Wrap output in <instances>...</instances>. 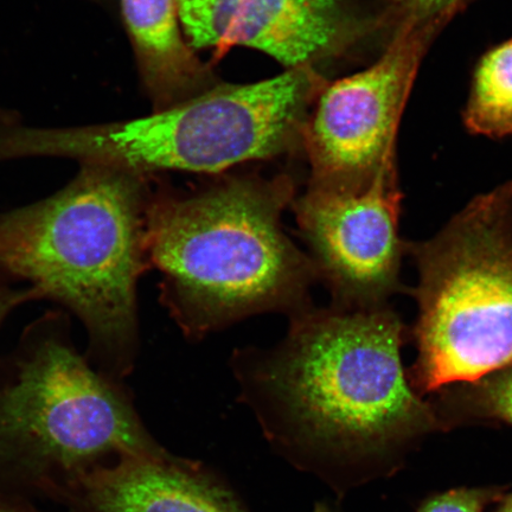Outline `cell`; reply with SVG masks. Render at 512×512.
Listing matches in <instances>:
<instances>
[{
    "instance_id": "6",
    "label": "cell",
    "mask_w": 512,
    "mask_h": 512,
    "mask_svg": "<svg viewBox=\"0 0 512 512\" xmlns=\"http://www.w3.org/2000/svg\"><path fill=\"white\" fill-rule=\"evenodd\" d=\"M70 332L68 312L49 311L0 358V451L64 467L111 453L168 456L146 432L123 382L96 370Z\"/></svg>"
},
{
    "instance_id": "12",
    "label": "cell",
    "mask_w": 512,
    "mask_h": 512,
    "mask_svg": "<svg viewBox=\"0 0 512 512\" xmlns=\"http://www.w3.org/2000/svg\"><path fill=\"white\" fill-rule=\"evenodd\" d=\"M464 124L478 136L512 137V38L479 60L465 106Z\"/></svg>"
},
{
    "instance_id": "2",
    "label": "cell",
    "mask_w": 512,
    "mask_h": 512,
    "mask_svg": "<svg viewBox=\"0 0 512 512\" xmlns=\"http://www.w3.org/2000/svg\"><path fill=\"white\" fill-rule=\"evenodd\" d=\"M149 201L144 176L83 165L55 195L0 215V275L27 281L78 317L88 361L117 382L131 373L138 350Z\"/></svg>"
},
{
    "instance_id": "16",
    "label": "cell",
    "mask_w": 512,
    "mask_h": 512,
    "mask_svg": "<svg viewBox=\"0 0 512 512\" xmlns=\"http://www.w3.org/2000/svg\"><path fill=\"white\" fill-rule=\"evenodd\" d=\"M42 299L41 292L34 287H12L0 280V326L17 307Z\"/></svg>"
},
{
    "instance_id": "14",
    "label": "cell",
    "mask_w": 512,
    "mask_h": 512,
    "mask_svg": "<svg viewBox=\"0 0 512 512\" xmlns=\"http://www.w3.org/2000/svg\"><path fill=\"white\" fill-rule=\"evenodd\" d=\"M387 2L388 14L398 25L406 19L450 22L472 0H387Z\"/></svg>"
},
{
    "instance_id": "10",
    "label": "cell",
    "mask_w": 512,
    "mask_h": 512,
    "mask_svg": "<svg viewBox=\"0 0 512 512\" xmlns=\"http://www.w3.org/2000/svg\"><path fill=\"white\" fill-rule=\"evenodd\" d=\"M86 486L94 512H246L196 466L170 456L121 458Z\"/></svg>"
},
{
    "instance_id": "15",
    "label": "cell",
    "mask_w": 512,
    "mask_h": 512,
    "mask_svg": "<svg viewBox=\"0 0 512 512\" xmlns=\"http://www.w3.org/2000/svg\"><path fill=\"white\" fill-rule=\"evenodd\" d=\"M499 496L495 489H457L435 496L419 512H484Z\"/></svg>"
},
{
    "instance_id": "3",
    "label": "cell",
    "mask_w": 512,
    "mask_h": 512,
    "mask_svg": "<svg viewBox=\"0 0 512 512\" xmlns=\"http://www.w3.org/2000/svg\"><path fill=\"white\" fill-rule=\"evenodd\" d=\"M292 195L281 177L150 198L147 260L163 274L160 297L185 334L201 337L255 313L309 309L315 265L281 227Z\"/></svg>"
},
{
    "instance_id": "13",
    "label": "cell",
    "mask_w": 512,
    "mask_h": 512,
    "mask_svg": "<svg viewBox=\"0 0 512 512\" xmlns=\"http://www.w3.org/2000/svg\"><path fill=\"white\" fill-rule=\"evenodd\" d=\"M435 395L431 402L441 428L465 422H497L512 427V367Z\"/></svg>"
},
{
    "instance_id": "9",
    "label": "cell",
    "mask_w": 512,
    "mask_h": 512,
    "mask_svg": "<svg viewBox=\"0 0 512 512\" xmlns=\"http://www.w3.org/2000/svg\"><path fill=\"white\" fill-rule=\"evenodd\" d=\"M192 49L243 46L264 51L290 69L344 53L388 15H358L348 0H177Z\"/></svg>"
},
{
    "instance_id": "8",
    "label": "cell",
    "mask_w": 512,
    "mask_h": 512,
    "mask_svg": "<svg viewBox=\"0 0 512 512\" xmlns=\"http://www.w3.org/2000/svg\"><path fill=\"white\" fill-rule=\"evenodd\" d=\"M402 194L396 163L362 184H313L296 203L300 233L335 309L387 307L403 291L408 242L400 236Z\"/></svg>"
},
{
    "instance_id": "4",
    "label": "cell",
    "mask_w": 512,
    "mask_h": 512,
    "mask_svg": "<svg viewBox=\"0 0 512 512\" xmlns=\"http://www.w3.org/2000/svg\"><path fill=\"white\" fill-rule=\"evenodd\" d=\"M324 83L312 67L252 85L219 86L149 117L72 128L19 125L16 158L64 157L145 176L156 171L221 172L284 152L304 136L306 113Z\"/></svg>"
},
{
    "instance_id": "7",
    "label": "cell",
    "mask_w": 512,
    "mask_h": 512,
    "mask_svg": "<svg viewBox=\"0 0 512 512\" xmlns=\"http://www.w3.org/2000/svg\"><path fill=\"white\" fill-rule=\"evenodd\" d=\"M445 21L406 19L380 59L324 86L304 131L313 184H361L395 162L396 139L422 60Z\"/></svg>"
},
{
    "instance_id": "11",
    "label": "cell",
    "mask_w": 512,
    "mask_h": 512,
    "mask_svg": "<svg viewBox=\"0 0 512 512\" xmlns=\"http://www.w3.org/2000/svg\"><path fill=\"white\" fill-rule=\"evenodd\" d=\"M134 53L158 111L206 91L208 69L184 36L177 0H121Z\"/></svg>"
},
{
    "instance_id": "17",
    "label": "cell",
    "mask_w": 512,
    "mask_h": 512,
    "mask_svg": "<svg viewBox=\"0 0 512 512\" xmlns=\"http://www.w3.org/2000/svg\"><path fill=\"white\" fill-rule=\"evenodd\" d=\"M494 512H512V495L505 497Z\"/></svg>"
},
{
    "instance_id": "5",
    "label": "cell",
    "mask_w": 512,
    "mask_h": 512,
    "mask_svg": "<svg viewBox=\"0 0 512 512\" xmlns=\"http://www.w3.org/2000/svg\"><path fill=\"white\" fill-rule=\"evenodd\" d=\"M407 255L418 270L416 392L512 367V181L473 198L434 238L408 242Z\"/></svg>"
},
{
    "instance_id": "19",
    "label": "cell",
    "mask_w": 512,
    "mask_h": 512,
    "mask_svg": "<svg viewBox=\"0 0 512 512\" xmlns=\"http://www.w3.org/2000/svg\"><path fill=\"white\" fill-rule=\"evenodd\" d=\"M315 512H334L328 507H325V505H322V507H318Z\"/></svg>"
},
{
    "instance_id": "1",
    "label": "cell",
    "mask_w": 512,
    "mask_h": 512,
    "mask_svg": "<svg viewBox=\"0 0 512 512\" xmlns=\"http://www.w3.org/2000/svg\"><path fill=\"white\" fill-rule=\"evenodd\" d=\"M408 330L389 307L297 313L285 341L247 366L243 387L288 434L320 450L382 452L441 428L413 388Z\"/></svg>"
},
{
    "instance_id": "18",
    "label": "cell",
    "mask_w": 512,
    "mask_h": 512,
    "mask_svg": "<svg viewBox=\"0 0 512 512\" xmlns=\"http://www.w3.org/2000/svg\"><path fill=\"white\" fill-rule=\"evenodd\" d=\"M0 512H18V511L10 508L8 504L0 502Z\"/></svg>"
}]
</instances>
